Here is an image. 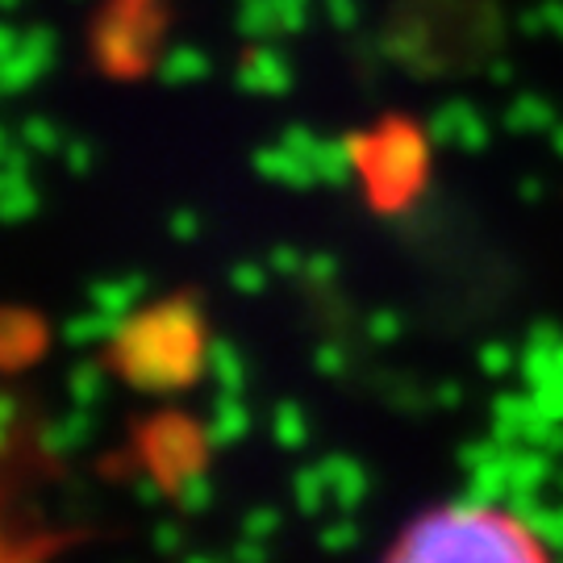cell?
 Returning a JSON list of instances; mask_svg holds the SVG:
<instances>
[{
	"mask_svg": "<svg viewBox=\"0 0 563 563\" xmlns=\"http://www.w3.org/2000/svg\"><path fill=\"white\" fill-rule=\"evenodd\" d=\"M384 563H551V551L514 509L455 501L422 514Z\"/></svg>",
	"mask_w": 563,
	"mask_h": 563,
	"instance_id": "6da1fadb",
	"label": "cell"
},
{
	"mask_svg": "<svg viewBox=\"0 0 563 563\" xmlns=\"http://www.w3.org/2000/svg\"><path fill=\"white\" fill-rule=\"evenodd\" d=\"M205 313L192 297L139 309L113 342V367L130 388L163 397L197 384L205 372Z\"/></svg>",
	"mask_w": 563,
	"mask_h": 563,
	"instance_id": "7a4b0ae2",
	"label": "cell"
},
{
	"mask_svg": "<svg viewBox=\"0 0 563 563\" xmlns=\"http://www.w3.org/2000/svg\"><path fill=\"white\" fill-rule=\"evenodd\" d=\"M351 142H355V163L367 172V180H372V188L380 192L384 201L405 197L422 176V142L413 139L409 130H384L372 142L363 139L367 151H360V139Z\"/></svg>",
	"mask_w": 563,
	"mask_h": 563,
	"instance_id": "3957f363",
	"label": "cell"
},
{
	"mask_svg": "<svg viewBox=\"0 0 563 563\" xmlns=\"http://www.w3.org/2000/svg\"><path fill=\"white\" fill-rule=\"evenodd\" d=\"M151 34H155V21H146L142 4L134 0H121L118 9L97 25V55L109 71H139L151 51Z\"/></svg>",
	"mask_w": 563,
	"mask_h": 563,
	"instance_id": "277c9868",
	"label": "cell"
},
{
	"mask_svg": "<svg viewBox=\"0 0 563 563\" xmlns=\"http://www.w3.org/2000/svg\"><path fill=\"white\" fill-rule=\"evenodd\" d=\"M55 59H59V34H55L51 25H30V30H21V42L9 51V59L0 63V92H4V97L30 92V88L55 67Z\"/></svg>",
	"mask_w": 563,
	"mask_h": 563,
	"instance_id": "5b68a950",
	"label": "cell"
},
{
	"mask_svg": "<svg viewBox=\"0 0 563 563\" xmlns=\"http://www.w3.org/2000/svg\"><path fill=\"white\" fill-rule=\"evenodd\" d=\"M201 446H209L205 434H197L180 418L159 422L151 430V460H155V467H159L167 481H180L188 467H197L201 463Z\"/></svg>",
	"mask_w": 563,
	"mask_h": 563,
	"instance_id": "8992f818",
	"label": "cell"
},
{
	"mask_svg": "<svg viewBox=\"0 0 563 563\" xmlns=\"http://www.w3.org/2000/svg\"><path fill=\"white\" fill-rule=\"evenodd\" d=\"M234 84L251 97H284L292 88V63L276 46H255L234 71Z\"/></svg>",
	"mask_w": 563,
	"mask_h": 563,
	"instance_id": "52a82bcc",
	"label": "cell"
},
{
	"mask_svg": "<svg viewBox=\"0 0 563 563\" xmlns=\"http://www.w3.org/2000/svg\"><path fill=\"white\" fill-rule=\"evenodd\" d=\"M92 434H97L92 409L76 405V409H67V413L38 426V451L46 460H71V455H80L84 446L92 443Z\"/></svg>",
	"mask_w": 563,
	"mask_h": 563,
	"instance_id": "ba28073f",
	"label": "cell"
},
{
	"mask_svg": "<svg viewBox=\"0 0 563 563\" xmlns=\"http://www.w3.org/2000/svg\"><path fill=\"white\" fill-rule=\"evenodd\" d=\"M125 322H130V318H118V313H109V309L88 305L84 313H71V318L59 325V339L67 342V346H76V351H92V346H104V342H118Z\"/></svg>",
	"mask_w": 563,
	"mask_h": 563,
	"instance_id": "9c48e42d",
	"label": "cell"
},
{
	"mask_svg": "<svg viewBox=\"0 0 563 563\" xmlns=\"http://www.w3.org/2000/svg\"><path fill=\"white\" fill-rule=\"evenodd\" d=\"M146 288L151 280L142 276V272H125V276H104V280H92L88 288V305H97V309H109V313H118V318H134L146 301Z\"/></svg>",
	"mask_w": 563,
	"mask_h": 563,
	"instance_id": "30bf717a",
	"label": "cell"
},
{
	"mask_svg": "<svg viewBox=\"0 0 563 563\" xmlns=\"http://www.w3.org/2000/svg\"><path fill=\"white\" fill-rule=\"evenodd\" d=\"M42 351V322L30 313H0V367H21Z\"/></svg>",
	"mask_w": 563,
	"mask_h": 563,
	"instance_id": "8fae6325",
	"label": "cell"
},
{
	"mask_svg": "<svg viewBox=\"0 0 563 563\" xmlns=\"http://www.w3.org/2000/svg\"><path fill=\"white\" fill-rule=\"evenodd\" d=\"M251 167H255L267 184H284V188H309V184H318L313 167H309L297 151H288L284 142H276V146H260V151L251 155Z\"/></svg>",
	"mask_w": 563,
	"mask_h": 563,
	"instance_id": "7c38bea8",
	"label": "cell"
},
{
	"mask_svg": "<svg viewBox=\"0 0 563 563\" xmlns=\"http://www.w3.org/2000/svg\"><path fill=\"white\" fill-rule=\"evenodd\" d=\"M205 376L222 397H242L246 393V360L230 339L205 342Z\"/></svg>",
	"mask_w": 563,
	"mask_h": 563,
	"instance_id": "4fadbf2b",
	"label": "cell"
},
{
	"mask_svg": "<svg viewBox=\"0 0 563 563\" xmlns=\"http://www.w3.org/2000/svg\"><path fill=\"white\" fill-rule=\"evenodd\" d=\"M155 76L167 88H188V84H201L213 76V59L205 55L201 46L180 42V46H167L159 59H155Z\"/></svg>",
	"mask_w": 563,
	"mask_h": 563,
	"instance_id": "5bb4252c",
	"label": "cell"
},
{
	"mask_svg": "<svg viewBox=\"0 0 563 563\" xmlns=\"http://www.w3.org/2000/svg\"><path fill=\"white\" fill-rule=\"evenodd\" d=\"M246 430H251V409L242 397H222L218 393V401L209 409V422H205V443L213 446V451H225V446H234L239 439H246Z\"/></svg>",
	"mask_w": 563,
	"mask_h": 563,
	"instance_id": "9a60e30c",
	"label": "cell"
},
{
	"mask_svg": "<svg viewBox=\"0 0 563 563\" xmlns=\"http://www.w3.org/2000/svg\"><path fill=\"white\" fill-rule=\"evenodd\" d=\"M63 388H67L71 405L97 409V405H101L104 397H109V367H104V363H97V360L71 363V372H67Z\"/></svg>",
	"mask_w": 563,
	"mask_h": 563,
	"instance_id": "2e32d148",
	"label": "cell"
},
{
	"mask_svg": "<svg viewBox=\"0 0 563 563\" xmlns=\"http://www.w3.org/2000/svg\"><path fill=\"white\" fill-rule=\"evenodd\" d=\"M38 209H42V192L38 184H34V176H25V180H18L13 188L0 192V225H25L30 218H38Z\"/></svg>",
	"mask_w": 563,
	"mask_h": 563,
	"instance_id": "e0dca14e",
	"label": "cell"
},
{
	"mask_svg": "<svg viewBox=\"0 0 563 563\" xmlns=\"http://www.w3.org/2000/svg\"><path fill=\"white\" fill-rule=\"evenodd\" d=\"M18 134L38 159H46V155H63V146H67V134L59 130V121L42 118V113H30V118L18 125Z\"/></svg>",
	"mask_w": 563,
	"mask_h": 563,
	"instance_id": "ac0fdd59",
	"label": "cell"
},
{
	"mask_svg": "<svg viewBox=\"0 0 563 563\" xmlns=\"http://www.w3.org/2000/svg\"><path fill=\"white\" fill-rule=\"evenodd\" d=\"M242 38L267 42L272 34H280V18H276V0H246L239 4V18H234Z\"/></svg>",
	"mask_w": 563,
	"mask_h": 563,
	"instance_id": "d6986e66",
	"label": "cell"
},
{
	"mask_svg": "<svg viewBox=\"0 0 563 563\" xmlns=\"http://www.w3.org/2000/svg\"><path fill=\"white\" fill-rule=\"evenodd\" d=\"M272 430H276L280 446H301L305 439H309L305 409L297 401H280V405H276V413H272Z\"/></svg>",
	"mask_w": 563,
	"mask_h": 563,
	"instance_id": "ffe728a7",
	"label": "cell"
},
{
	"mask_svg": "<svg viewBox=\"0 0 563 563\" xmlns=\"http://www.w3.org/2000/svg\"><path fill=\"white\" fill-rule=\"evenodd\" d=\"M172 493H176L180 509H188V514L205 509V505H209V497H213V488H209V476H205L201 463H197V467H188L180 481H172Z\"/></svg>",
	"mask_w": 563,
	"mask_h": 563,
	"instance_id": "44dd1931",
	"label": "cell"
},
{
	"mask_svg": "<svg viewBox=\"0 0 563 563\" xmlns=\"http://www.w3.org/2000/svg\"><path fill=\"white\" fill-rule=\"evenodd\" d=\"M267 284H272V272H267L263 263L242 260V263H234V267H230V288H234V292H242V297H260Z\"/></svg>",
	"mask_w": 563,
	"mask_h": 563,
	"instance_id": "7402d4cb",
	"label": "cell"
},
{
	"mask_svg": "<svg viewBox=\"0 0 563 563\" xmlns=\"http://www.w3.org/2000/svg\"><path fill=\"white\" fill-rule=\"evenodd\" d=\"M0 167H18V172H30V167H34V151L21 142L18 130L4 125V118H0Z\"/></svg>",
	"mask_w": 563,
	"mask_h": 563,
	"instance_id": "603a6c76",
	"label": "cell"
},
{
	"mask_svg": "<svg viewBox=\"0 0 563 563\" xmlns=\"http://www.w3.org/2000/svg\"><path fill=\"white\" fill-rule=\"evenodd\" d=\"M167 234L176 242H197L205 234V218L197 209L180 205V209H172V218H167Z\"/></svg>",
	"mask_w": 563,
	"mask_h": 563,
	"instance_id": "cb8c5ba5",
	"label": "cell"
},
{
	"mask_svg": "<svg viewBox=\"0 0 563 563\" xmlns=\"http://www.w3.org/2000/svg\"><path fill=\"white\" fill-rule=\"evenodd\" d=\"M63 167L71 172V176H88L92 167H97V151H92V142L88 139H67V146H63Z\"/></svg>",
	"mask_w": 563,
	"mask_h": 563,
	"instance_id": "d4e9b609",
	"label": "cell"
},
{
	"mask_svg": "<svg viewBox=\"0 0 563 563\" xmlns=\"http://www.w3.org/2000/svg\"><path fill=\"white\" fill-rule=\"evenodd\" d=\"M21 405L13 393H0V460L9 455V443H13V430H18Z\"/></svg>",
	"mask_w": 563,
	"mask_h": 563,
	"instance_id": "484cf974",
	"label": "cell"
},
{
	"mask_svg": "<svg viewBox=\"0 0 563 563\" xmlns=\"http://www.w3.org/2000/svg\"><path fill=\"white\" fill-rule=\"evenodd\" d=\"M0 563H42V551L30 543H18V539L0 526Z\"/></svg>",
	"mask_w": 563,
	"mask_h": 563,
	"instance_id": "4316f807",
	"label": "cell"
},
{
	"mask_svg": "<svg viewBox=\"0 0 563 563\" xmlns=\"http://www.w3.org/2000/svg\"><path fill=\"white\" fill-rule=\"evenodd\" d=\"M272 272H280V276H305L301 251H292V246H276V251H272Z\"/></svg>",
	"mask_w": 563,
	"mask_h": 563,
	"instance_id": "83f0119b",
	"label": "cell"
},
{
	"mask_svg": "<svg viewBox=\"0 0 563 563\" xmlns=\"http://www.w3.org/2000/svg\"><path fill=\"white\" fill-rule=\"evenodd\" d=\"M305 276L313 284H330L339 276V263L330 260V255H309V260H305Z\"/></svg>",
	"mask_w": 563,
	"mask_h": 563,
	"instance_id": "f1b7e54d",
	"label": "cell"
},
{
	"mask_svg": "<svg viewBox=\"0 0 563 563\" xmlns=\"http://www.w3.org/2000/svg\"><path fill=\"white\" fill-rule=\"evenodd\" d=\"M313 363H318V372H322V376H339L342 367H346V360L339 355V346H322V351L313 355Z\"/></svg>",
	"mask_w": 563,
	"mask_h": 563,
	"instance_id": "f546056e",
	"label": "cell"
},
{
	"mask_svg": "<svg viewBox=\"0 0 563 563\" xmlns=\"http://www.w3.org/2000/svg\"><path fill=\"white\" fill-rule=\"evenodd\" d=\"M18 42H21V30H18V25H13V21H4V18H0V63L9 59V51H13Z\"/></svg>",
	"mask_w": 563,
	"mask_h": 563,
	"instance_id": "4dcf8cb0",
	"label": "cell"
},
{
	"mask_svg": "<svg viewBox=\"0 0 563 563\" xmlns=\"http://www.w3.org/2000/svg\"><path fill=\"white\" fill-rule=\"evenodd\" d=\"M325 9H330V18L339 21V25H351V21H355V4H351V0H325Z\"/></svg>",
	"mask_w": 563,
	"mask_h": 563,
	"instance_id": "1f68e13d",
	"label": "cell"
},
{
	"mask_svg": "<svg viewBox=\"0 0 563 563\" xmlns=\"http://www.w3.org/2000/svg\"><path fill=\"white\" fill-rule=\"evenodd\" d=\"M21 4H25V0H0V13H4V18H13Z\"/></svg>",
	"mask_w": 563,
	"mask_h": 563,
	"instance_id": "d6a6232c",
	"label": "cell"
},
{
	"mask_svg": "<svg viewBox=\"0 0 563 563\" xmlns=\"http://www.w3.org/2000/svg\"><path fill=\"white\" fill-rule=\"evenodd\" d=\"M4 101H9V97H4V92H0V118H4Z\"/></svg>",
	"mask_w": 563,
	"mask_h": 563,
	"instance_id": "836d02e7",
	"label": "cell"
},
{
	"mask_svg": "<svg viewBox=\"0 0 563 563\" xmlns=\"http://www.w3.org/2000/svg\"><path fill=\"white\" fill-rule=\"evenodd\" d=\"M134 4H146V0H134Z\"/></svg>",
	"mask_w": 563,
	"mask_h": 563,
	"instance_id": "e575fe53",
	"label": "cell"
},
{
	"mask_svg": "<svg viewBox=\"0 0 563 563\" xmlns=\"http://www.w3.org/2000/svg\"><path fill=\"white\" fill-rule=\"evenodd\" d=\"M239 4H246V0H239Z\"/></svg>",
	"mask_w": 563,
	"mask_h": 563,
	"instance_id": "d590c367",
	"label": "cell"
}]
</instances>
